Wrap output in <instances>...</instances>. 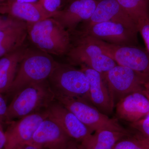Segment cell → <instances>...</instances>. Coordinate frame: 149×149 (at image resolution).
<instances>
[{
    "mask_svg": "<svg viewBox=\"0 0 149 149\" xmlns=\"http://www.w3.org/2000/svg\"><path fill=\"white\" fill-rule=\"evenodd\" d=\"M27 24L28 38L35 48L51 55H66L71 35L55 19L50 17Z\"/></svg>",
    "mask_w": 149,
    "mask_h": 149,
    "instance_id": "cell-1",
    "label": "cell"
},
{
    "mask_svg": "<svg viewBox=\"0 0 149 149\" xmlns=\"http://www.w3.org/2000/svg\"><path fill=\"white\" fill-rule=\"evenodd\" d=\"M56 100L48 80L31 84L15 96L8 107L6 121L45 110Z\"/></svg>",
    "mask_w": 149,
    "mask_h": 149,
    "instance_id": "cell-2",
    "label": "cell"
},
{
    "mask_svg": "<svg viewBox=\"0 0 149 149\" xmlns=\"http://www.w3.org/2000/svg\"><path fill=\"white\" fill-rule=\"evenodd\" d=\"M56 62L51 55L36 48L28 47L19 63L8 93L15 95L31 84L47 80Z\"/></svg>",
    "mask_w": 149,
    "mask_h": 149,
    "instance_id": "cell-3",
    "label": "cell"
},
{
    "mask_svg": "<svg viewBox=\"0 0 149 149\" xmlns=\"http://www.w3.org/2000/svg\"><path fill=\"white\" fill-rule=\"evenodd\" d=\"M47 80L56 97L81 99L91 103L89 81L81 69L57 62Z\"/></svg>",
    "mask_w": 149,
    "mask_h": 149,
    "instance_id": "cell-4",
    "label": "cell"
},
{
    "mask_svg": "<svg viewBox=\"0 0 149 149\" xmlns=\"http://www.w3.org/2000/svg\"><path fill=\"white\" fill-rule=\"evenodd\" d=\"M77 36L66 55L71 65H84L104 74L117 65L104 53L97 45L86 35L75 31L71 34Z\"/></svg>",
    "mask_w": 149,
    "mask_h": 149,
    "instance_id": "cell-5",
    "label": "cell"
},
{
    "mask_svg": "<svg viewBox=\"0 0 149 149\" xmlns=\"http://www.w3.org/2000/svg\"><path fill=\"white\" fill-rule=\"evenodd\" d=\"M56 99L75 115L93 133L102 130L128 132L117 120L101 112L89 102L65 97H56Z\"/></svg>",
    "mask_w": 149,
    "mask_h": 149,
    "instance_id": "cell-6",
    "label": "cell"
},
{
    "mask_svg": "<svg viewBox=\"0 0 149 149\" xmlns=\"http://www.w3.org/2000/svg\"><path fill=\"white\" fill-rule=\"evenodd\" d=\"M87 36L116 64L133 70L149 80V54L147 51L135 46L114 45Z\"/></svg>",
    "mask_w": 149,
    "mask_h": 149,
    "instance_id": "cell-7",
    "label": "cell"
},
{
    "mask_svg": "<svg viewBox=\"0 0 149 149\" xmlns=\"http://www.w3.org/2000/svg\"><path fill=\"white\" fill-rule=\"evenodd\" d=\"M102 74L115 106L121 99L130 93L143 92L144 85L149 80L133 70L116 65Z\"/></svg>",
    "mask_w": 149,
    "mask_h": 149,
    "instance_id": "cell-8",
    "label": "cell"
},
{
    "mask_svg": "<svg viewBox=\"0 0 149 149\" xmlns=\"http://www.w3.org/2000/svg\"><path fill=\"white\" fill-rule=\"evenodd\" d=\"M77 32L110 44L127 46L136 45L138 32L123 24L110 21L97 23Z\"/></svg>",
    "mask_w": 149,
    "mask_h": 149,
    "instance_id": "cell-9",
    "label": "cell"
},
{
    "mask_svg": "<svg viewBox=\"0 0 149 149\" xmlns=\"http://www.w3.org/2000/svg\"><path fill=\"white\" fill-rule=\"evenodd\" d=\"M48 116L46 109L12 121L5 131L6 143L4 149H18L29 143L38 126Z\"/></svg>",
    "mask_w": 149,
    "mask_h": 149,
    "instance_id": "cell-10",
    "label": "cell"
},
{
    "mask_svg": "<svg viewBox=\"0 0 149 149\" xmlns=\"http://www.w3.org/2000/svg\"><path fill=\"white\" fill-rule=\"evenodd\" d=\"M73 141L56 120L48 116L40 123L28 144L40 149H63Z\"/></svg>",
    "mask_w": 149,
    "mask_h": 149,
    "instance_id": "cell-11",
    "label": "cell"
},
{
    "mask_svg": "<svg viewBox=\"0 0 149 149\" xmlns=\"http://www.w3.org/2000/svg\"><path fill=\"white\" fill-rule=\"evenodd\" d=\"M49 117L56 120L72 141L79 144L93 132L72 112L56 100L47 109Z\"/></svg>",
    "mask_w": 149,
    "mask_h": 149,
    "instance_id": "cell-12",
    "label": "cell"
},
{
    "mask_svg": "<svg viewBox=\"0 0 149 149\" xmlns=\"http://www.w3.org/2000/svg\"><path fill=\"white\" fill-rule=\"evenodd\" d=\"M80 67L89 81L91 104L101 112L109 116L112 113L115 105L102 74L85 65Z\"/></svg>",
    "mask_w": 149,
    "mask_h": 149,
    "instance_id": "cell-13",
    "label": "cell"
},
{
    "mask_svg": "<svg viewBox=\"0 0 149 149\" xmlns=\"http://www.w3.org/2000/svg\"><path fill=\"white\" fill-rule=\"evenodd\" d=\"M99 1L74 0L69 5L59 11L53 18L71 34L81 22L88 21L93 15Z\"/></svg>",
    "mask_w": 149,
    "mask_h": 149,
    "instance_id": "cell-14",
    "label": "cell"
},
{
    "mask_svg": "<svg viewBox=\"0 0 149 149\" xmlns=\"http://www.w3.org/2000/svg\"><path fill=\"white\" fill-rule=\"evenodd\" d=\"M108 21L120 23L139 32L136 22L125 12L116 0L99 1L91 18L83 22L84 26L82 29L97 23Z\"/></svg>",
    "mask_w": 149,
    "mask_h": 149,
    "instance_id": "cell-15",
    "label": "cell"
},
{
    "mask_svg": "<svg viewBox=\"0 0 149 149\" xmlns=\"http://www.w3.org/2000/svg\"><path fill=\"white\" fill-rule=\"evenodd\" d=\"M143 92L130 93L116 104V114L118 118L132 123L148 115L149 100Z\"/></svg>",
    "mask_w": 149,
    "mask_h": 149,
    "instance_id": "cell-16",
    "label": "cell"
},
{
    "mask_svg": "<svg viewBox=\"0 0 149 149\" xmlns=\"http://www.w3.org/2000/svg\"><path fill=\"white\" fill-rule=\"evenodd\" d=\"M0 14L18 19L30 23H35L54 15L44 8L40 2L18 3L15 1L0 2Z\"/></svg>",
    "mask_w": 149,
    "mask_h": 149,
    "instance_id": "cell-17",
    "label": "cell"
},
{
    "mask_svg": "<svg viewBox=\"0 0 149 149\" xmlns=\"http://www.w3.org/2000/svg\"><path fill=\"white\" fill-rule=\"evenodd\" d=\"M27 37V22L13 17L9 24L0 28V58L23 46Z\"/></svg>",
    "mask_w": 149,
    "mask_h": 149,
    "instance_id": "cell-18",
    "label": "cell"
},
{
    "mask_svg": "<svg viewBox=\"0 0 149 149\" xmlns=\"http://www.w3.org/2000/svg\"><path fill=\"white\" fill-rule=\"evenodd\" d=\"M28 46H23L0 58V94L8 93Z\"/></svg>",
    "mask_w": 149,
    "mask_h": 149,
    "instance_id": "cell-19",
    "label": "cell"
},
{
    "mask_svg": "<svg viewBox=\"0 0 149 149\" xmlns=\"http://www.w3.org/2000/svg\"><path fill=\"white\" fill-rule=\"evenodd\" d=\"M128 135V132L97 130L78 144V146L79 149H113L118 141Z\"/></svg>",
    "mask_w": 149,
    "mask_h": 149,
    "instance_id": "cell-20",
    "label": "cell"
},
{
    "mask_svg": "<svg viewBox=\"0 0 149 149\" xmlns=\"http://www.w3.org/2000/svg\"><path fill=\"white\" fill-rule=\"evenodd\" d=\"M121 7L137 24L149 18V0H116Z\"/></svg>",
    "mask_w": 149,
    "mask_h": 149,
    "instance_id": "cell-21",
    "label": "cell"
},
{
    "mask_svg": "<svg viewBox=\"0 0 149 149\" xmlns=\"http://www.w3.org/2000/svg\"><path fill=\"white\" fill-rule=\"evenodd\" d=\"M113 149H149V146L137 134L123 138L115 145Z\"/></svg>",
    "mask_w": 149,
    "mask_h": 149,
    "instance_id": "cell-22",
    "label": "cell"
},
{
    "mask_svg": "<svg viewBox=\"0 0 149 149\" xmlns=\"http://www.w3.org/2000/svg\"><path fill=\"white\" fill-rule=\"evenodd\" d=\"M130 125L138 131V135L149 146V116L137 122L130 123Z\"/></svg>",
    "mask_w": 149,
    "mask_h": 149,
    "instance_id": "cell-23",
    "label": "cell"
},
{
    "mask_svg": "<svg viewBox=\"0 0 149 149\" xmlns=\"http://www.w3.org/2000/svg\"><path fill=\"white\" fill-rule=\"evenodd\" d=\"M137 25L138 31L143 39L147 52L149 54V18L141 19L137 23Z\"/></svg>",
    "mask_w": 149,
    "mask_h": 149,
    "instance_id": "cell-24",
    "label": "cell"
},
{
    "mask_svg": "<svg viewBox=\"0 0 149 149\" xmlns=\"http://www.w3.org/2000/svg\"><path fill=\"white\" fill-rule=\"evenodd\" d=\"M64 0H40L39 2L44 8L50 13L55 15L61 10Z\"/></svg>",
    "mask_w": 149,
    "mask_h": 149,
    "instance_id": "cell-25",
    "label": "cell"
},
{
    "mask_svg": "<svg viewBox=\"0 0 149 149\" xmlns=\"http://www.w3.org/2000/svg\"><path fill=\"white\" fill-rule=\"evenodd\" d=\"M8 107L5 99L0 94V128L2 129L3 123L6 121Z\"/></svg>",
    "mask_w": 149,
    "mask_h": 149,
    "instance_id": "cell-26",
    "label": "cell"
},
{
    "mask_svg": "<svg viewBox=\"0 0 149 149\" xmlns=\"http://www.w3.org/2000/svg\"><path fill=\"white\" fill-rule=\"evenodd\" d=\"M13 19V17L8 16L6 17L0 16V28L9 24L12 21Z\"/></svg>",
    "mask_w": 149,
    "mask_h": 149,
    "instance_id": "cell-27",
    "label": "cell"
},
{
    "mask_svg": "<svg viewBox=\"0 0 149 149\" xmlns=\"http://www.w3.org/2000/svg\"><path fill=\"white\" fill-rule=\"evenodd\" d=\"M6 143V137L5 131L0 128V149H4Z\"/></svg>",
    "mask_w": 149,
    "mask_h": 149,
    "instance_id": "cell-28",
    "label": "cell"
},
{
    "mask_svg": "<svg viewBox=\"0 0 149 149\" xmlns=\"http://www.w3.org/2000/svg\"><path fill=\"white\" fill-rule=\"evenodd\" d=\"M63 149H79L78 143L73 141Z\"/></svg>",
    "mask_w": 149,
    "mask_h": 149,
    "instance_id": "cell-29",
    "label": "cell"
},
{
    "mask_svg": "<svg viewBox=\"0 0 149 149\" xmlns=\"http://www.w3.org/2000/svg\"><path fill=\"white\" fill-rule=\"evenodd\" d=\"M143 93L149 100V82H147L144 85Z\"/></svg>",
    "mask_w": 149,
    "mask_h": 149,
    "instance_id": "cell-30",
    "label": "cell"
},
{
    "mask_svg": "<svg viewBox=\"0 0 149 149\" xmlns=\"http://www.w3.org/2000/svg\"><path fill=\"white\" fill-rule=\"evenodd\" d=\"M18 149H40L30 144H27L22 146Z\"/></svg>",
    "mask_w": 149,
    "mask_h": 149,
    "instance_id": "cell-31",
    "label": "cell"
},
{
    "mask_svg": "<svg viewBox=\"0 0 149 149\" xmlns=\"http://www.w3.org/2000/svg\"><path fill=\"white\" fill-rule=\"evenodd\" d=\"M40 0H15V1L18 3H36Z\"/></svg>",
    "mask_w": 149,
    "mask_h": 149,
    "instance_id": "cell-32",
    "label": "cell"
},
{
    "mask_svg": "<svg viewBox=\"0 0 149 149\" xmlns=\"http://www.w3.org/2000/svg\"><path fill=\"white\" fill-rule=\"evenodd\" d=\"M15 1V0H3V1Z\"/></svg>",
    "mask_w": 149,
    "mask_h": 149,
    "instance_id": "cell-33",
    "label": "cell"
},
{
    "mask_svg": "<svg viewBox=\"0 0 149 149\" xmlns=\"http://www.w3.org/2000/svg\"><path fill=\"white\" fill-rule=\"evenodd\" d=\"M3 1V0H0V2H1Z\"/></svg>",
    "mask_w": 149,
    "mask_h": 149,
    "instance_id": "cell-34",
    "label": "cell"
},
{
    "mask_svg": "<svg viewBox=\"0 0 149 149\" xmlns=\"http://www.w3.org/2000/svg\"><path fill=\"white\" fill-rule=\"evenodd\" d=\"M96 1H101V0H96Z\"/></svg>",
    "mask_w": 149,
    "mask_h": 149,
    "instance_id": "cell-35",
    "label": "cell"
},
{
    "mask_svg": "<svg viewBox=\"0 0 149 149\" xmlns=\"http://www.w3.org/2000/svg\"><path fill=\"white\" fill-rule=\"evenodd\" d=\"M67 1V0H64V1Z\"/></svg>",
    "mask_w": 149,
    "mask_h": 149,
    "instance_id": "cell-36",
    "label": "cell"
},
{
    "mask_svg": "<svg viewBox=\"0 0 149 149\" xmlns=\"http://www.w3.org/2000/svg\"><path fill=\"white\" fill-rule=\"evenodd\" d=\"M148 116H149V114L148 115Z\"/></svg>",
    "mask_w": 149,
    "mask_h": 149,
    "instance_id": "cell-37",
    "label": "cell"
}]
</instances>
